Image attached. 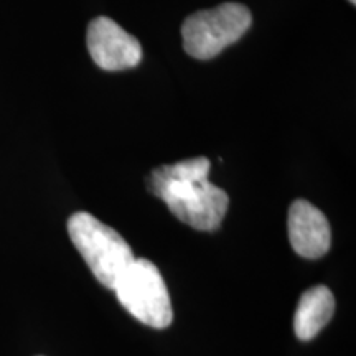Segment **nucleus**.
<instances>
[{
    "mask_svg": "<svg viewBox=\"0 0 356 356\" xmlns=\"http://www.w3.org/2000/svg\"><path fill=\"white\" fill-rule=\"evenodd\" d=\"M86 43L92 61L106 71L134 68L142 60L139 40L108 17H97L89 24Z\"/></svg>",
    "mask_w": 356,
    "mask_h": 356,
    "instance_id": "5",
    "label": "nucleus"
},
{
    "mask_svg": "<svg viewBox=\"0 0 356 356\" xmlns=\"http://www.w3.org/2000/svg\"><path fill=\"white\" fill-rule=\"evenodd\" d=\"M348 2L351 3V6H355V3H356V0H348Z\"/></svg>",
    "mask_w": 356,
    "mask_h": 356,
    "instance_id": "8",
    "label": "nucleus"
},
{
    "mask_svg": "<svg viewBox=\"0 0 356 356\" xmlns=\"http://www.w3.org/2000/svg\"><path fill=\"white\" fill-rule=\"evenodd\" d=\"M68 233L97 282L114 291L118 280L136 259L126 239L86 211L70 218Z\"/></svg>",
    "mask_w": 356,
    "mask_h": 356,
    "instance_id": "2",
    "label": "nucleus"
},
{
    "mask_svg": "<svg viewBox=\"0 0 356 356\" xmlns=\"http://www.w3.org/2000/svg\"><path fill=\"white\" fill-rule=\"evenodd\" d=\"M287 228L293 251L302 257L318 259L330 249L332 229L327 216L305 200H296L291 204Z\"/></svg>",
    "mask_w": 356,
    "mask_h": 356,
    "instance_id": "6",
    "label": "nucleus"
},
{
    "mask_svg": "<svg viewBox=\"0 0 356 356\" xmlns=\"http://www.w3.org/2000/svg\"><path fill=\"white\" fill-rule=\"evenodd\" d=\"M208 172L210 160L204 157L162 165L150 173L149 190L181 222L200 231H215L228 211L229 197L208 180Z\"/></svg>",
    "mask_w": 356,
    "mask_h": 356,
    "instance_id": "1",
    "label": "nucleus"
},
{
    "mask_svg": "<svg viewBox=\"0 0 356 356\" xmlns=\"http://www.w3.org/2000/svg\"><path fill=\"white\" fill-rule=\"evenodd\" d=\"M335 314V297L325 286L312 287L302 293L293 317V332L299 340L309 341L330 322Z\"/></svg>",
    "mask_w": 356,
    "mask_h": 356,
    "instance_id": "7",
    "label": "nucleus"
},
{
    "mask_svg": "<svg viewBox=\"0 0 356 356\" xmlns=\"http://www.w3.org/2000/svg\"><path fill=\"white\" fill-rule=\"evenodd\" d=\"M251 24V12L241 3L226 2L210 10H200L181 25L184 48L191 58L211 60L238 42Z\"/></svg>",
    "mask_w": 356,
    "mask_h": 356,
    "instance_id": "3",
    "label": "nucleus"
},
{
    "mask_svg": "<svg viewBox=\"0 0 356 356\" xmlns=\"http://www.w3.org/2000/svg\"><path fill=\"white\" fill-rule=\"evenodd\" d=\"M121 305L134 318L152 328H167L173 320L170 296L154 262L134 259L114 287Z\"/></svg>",
    "mask_w": 356,
    "mask_h": 356,
    "instance_id": "4",
    "label": "nucleus"
}]
</instances>
